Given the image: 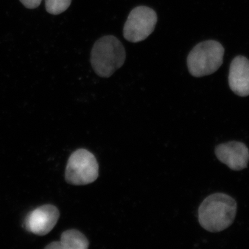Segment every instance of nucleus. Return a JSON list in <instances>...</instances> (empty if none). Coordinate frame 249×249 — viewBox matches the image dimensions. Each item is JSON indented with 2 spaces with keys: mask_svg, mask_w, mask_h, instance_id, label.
<instances>
[{
  "mask_svg": "<svg viewBox=\"0 0 249 249\" xmlns=\"http://www.w3.org/2000/svg\"><path fill=\"white\" fill-rule=\"evenodd\" d=\"M237 213V203L224 193H214L206 198L198 211L199 224L205 230L218 232L233 223Z\"/></svg>",
  "mask_w": 249,
  "mask_h": 249,
  "instance_id": "nucleus-1",
  "label": "nucleus"
},
{
  "mask_svg": "<svg viewBox=\"0 0 249 249\" xmlns=\"http://www.w3.org/2000/svg\"><path fill=\"white\" fill-rule=\"evenodd\" d=\"M126 53L124 45L113 36H106L95 42L91 52V63L96 74L109 78L124 65Z\"/></svg>",
  "mask_w": 249,
  "mask_h": 249,
  "instance_id": "nucleus-2",
  "label": "nucleus"
},
{
  "mask_svg": "<svg viewBox=\"0 0 249 249\" xmlns=\"http://www.w3.org/2000/svg\"><path fill=\"white\" fill-rule=\"evenodd\" d=\"M224 55V47L217 41L200 42L188 54L187 58L188 71L195 77L213 74L222 65Z\"/></svg>",
  "mask_w": 249,
  "mask_h": 249,
  "instance_id": "nucleus-3",
  "label": "nucleus"
},
{
  "mask_svg": "<svg viewBox=\"0 0 249 249\" xmlns=\"http://www.w3.org/2000/svg\"><path fill=\"white\" fill-rule=\"evenodd\" d=\"M99 175V166L95 156L85 149H78L69 158L65 180L70 184L84 186L96 181Z\"/></svg>",
  "mask_w": 249,
  "mask_h": 249,
  "instance_id": "nucleus-4",
  "label": "nucleus"
},
{
  "mask_svg": "<svg viewBox=\"0 0 249 249\" xmlns=\"http://www.w3.org/2000/svg\"><path fill=\"white\" fill-rule=\"evenodd\" d=\"M157 22V14L153 9L144 6L134 8L124 24V37L134 43L142 42L151 35Z\"/></svg>",
  "mask_w": 249,
  "mask_h": 249,
  "instance_id": "nucleus-5",
  "label": "nucleus"
},
{
  "mask_svg": "<svg viewBox=\"0 0 249 249\" xmlns=\"http://www.w3.org/2000/svg\"><path fill=\"white\" fill-rule=\"evenodd\" d=\"M60 217L58 208L46 204L33 210L25 219V228L28 231L37 235H47L53 230Z\"/></svg>",
  "mask_w": 249,
  "mask_h": 249,
  "instance_id": "nucleus-6",
  "label": "nucleus"
},
{
  "mask_svg": "<svg viewBox=\"0 0 249 249\" xmlns=\"http://www.w3.org/2000/svg\"><path fill=\"white\" fill-rule=\"evenodd\" d=\"M215 155L218 160L235 171H240L248 166L249 150L243 142H230L217 145Z\"/></svg>",
  "mask_w": 249,
  "mask_h": 249,
  "instance_id": "nucleus-7",
  "label": "nucleus"
},
{
  "mask_svg": "<svg viewBox=\"0 0 249 249\" xmlns=\"http://www.w3.org/2000/svg\"><path fill=\"white\" fill-rule=\"evenodd\" d=\"M229 83L235 94L242 97L249 96V60L246 57L238 55L232 60Z\"/></svg>",
  "mask_w": 249,
  "mask_h": 249,
  "instance_id": "nucleus-8",
  "label": "nucleus"
},
{
  "mask_svg": "<svg viewBox=\"0 0 249 249\" xmlns=\"http://www.w3.org/2000/svg\"><path fill=\"white\" fill-rule=\"evenodd\" d=\"M89 241L84 234L76 229H70L62 232L59 242H53L45 247L49 249H87Z\"/></svg>",
  "mask_w": 249,
  "mask_h": 249,
  "instance_id": "nucleus-9",
  "label": "nucleus"
},
{
  "mask_svg": "<svg viewBox=\"0 0 249 249\" xmlns=\"http://www.w3.org/2000/svg\"><path fill=\"white\" fill-rule=\"evenodd\" d=\"M71 0H45L47 12L52 15H59L65 11L71 4Z\"/></svg>",
  "mask_w": 249,
  "mask_h": 249,
  "instance_id": "nucleus-10",
  "label": "nucleus"
},
{
  "mask_svg": "<svg viewBox=\"0 0 249 249\" xmlns=\"http://www.w3.org/2000/svg\"><path fill=\"white\" fill-rule=\"evenodd\" d=\"M26 8L34 9L40 6L42 0H19Z\"/></svg>",
  "mask_w": 249,
  "mask_h": 249,
  "instance_id": "nucleus-11",
  "label": "nucleus"
}]
</instances>
